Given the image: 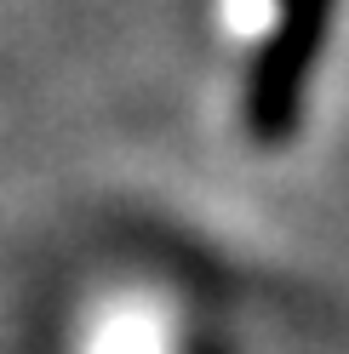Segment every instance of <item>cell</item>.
I'll use <instances>...</instances> for the list:
<instances>
[{
  "label": "cell",
  "mask_w": 349,
  "mask_h": 354,
  "mask_svg": "<svg viewBox=\"0 0 349 354\" xmlns=\"http://www.w3.org/2000/svg\"><path fill=\"white\" fill-rule=\"evenodd\" d=\"M275 6H280V17H275L269 52H264V63L252 75V92H247V126L264 143H280L298 120L303 75H310V57L321 46V24L332 12V0H275Z\"/></svg>",
  "instance_id": "cell-1"
},
{
  "label": "cell",
  "mask_w": 349,
  "mask_h": 354,
  "mask_svg": "<svg viewBox=\"0 0 349 354\" xmlns=\"http://www.w3.org/2000/svg\"><path fill=\"white\" fill-rule=\"evenodd\" d=\"M86 354H178L172 320L155 297H115L86 326Z\"/></svg>",
  "instance_id": "cell-2"
}]
</instances>
